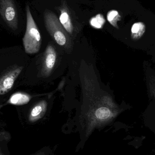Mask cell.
Returning <instances> with one entry per match:
<instances>
[{
    "label": "cell",
    "mask_w": 155,
    "mask_h": 155,
    "mask_svg": "<svg viewBox=\"0 0 155 155\" xmlns=\"http://www.w3.org/2000/svg\"><path fill=\"white\" fill-rule=\"evenodd\" d=\"M31 98V96L26 93L16 92L10 97L7 103L14 105H23L28 104Z\"/></svg>",
    "instance_id": "9"
},
{
    "label": "cell",
    "mask_w": 155,
    "mask_h": 155,
    "mask_svg": "<svg viewBox=\"0 0 155 155\" xmlns=\"http://www.w3.org/2000/svg\"><path fill=\"white\" fill-rule=\"evenodd\" d=\"M23 66L13 65L0 76V96L8 93L22 71Z\"/></svg>",
    "instance_id": "4"
},
{
    "label": "cell",
    "mask_w": 155,
    "mask_h": 155,
    "mask_svg": "<svg viewBox=\"0 0 155 155\" xmlns=\"http://www.w3.org/2000/svg\"><path fill=\"white\" fill-rule=\"evenodd\" d=\"M44 19L47 31L57 43L61 46L67 45L70 40L69 36L55 14L50 10L46 11Z\"/></svg>",
    "instance_id": "2"
},
{
    "label": "cell",
    "mask_w": 155,
    "mask_h": 155,
    "mask_svg": "<svg viewBox=\"0 0 155 155\" xmlns=\"http://www.w3.org/2000/svg\"><path fill=\"white\" fill-rule=\"evenodd\" d=\"M0 14L10 28L17 29L18 14L14 0H0Z\"/></svg>",
    "instance_id": "3"
},
{
    "label": "cell",
    "mask_w": 155,
    "mask_h": 155,
    "mask_svg": "<svg viewBox=\"0 0 155 155\" xmlns=\"http://www.w3.org/2000/svg\"><path fill=\"white\" fill-rule=\"evenodd\" d=\"M0 155H3L2 154H1V153H0Z\"/></svg>",
    "instance_id": "15"
},
{
    "label": "cell",
    "mask_w": 155,
    "mask_h": 155,
    "mask_svg": "<svg viewBox=\"0 0 155 155\" xmlns=\"http://www.w3.org/2000/svg\"><path fill=\"white\" fill-rule=\"evenodd\" d=\"M47 104L45 101H42L36 104L30 111L29 120L34 123L41 118L46 112Z\"/></svg>",
    "instance_id": "8"
},
{
    "label": "cell",
    "mask_w": 155,
    "mask_h": 155,
    "mask_svg": "<svg viewBox=\"0 0 155 155\" xmlns=\"http://www.w3.org/2000/svg\"><path fill=\"white\" fill-rule=\"evenodd\" d=\"M61 15L59 21L66 31L72 34L73 31L74 27L71 18L69 13V9L65 3H63L60 8Z\"/></svg>",
    "instance_id": "6"
},
{
    "label": "cell",
    "mask_w": 155,
    "mask_h": 155,
    "mask_svg": "<svg viewBox=\"0 0 155 155\" xmlns=\"http://www.w3.org/2000/svg\"><path fill=\"white\" fill-rule=\"evenodd\" d=\"M150 91L155 99V83H151L150 84Z\"/></svg>",
    "instance_id": "13"
},
{
    "label": "cell",
    "mask_w": 155,
    "mask_h": 155,
    "mask_svg": "<svg viewBox=\"0 0 155 155\" xmlns=\"http://www.w3.org/2000/svg\"><path fill=\"white\" fill-rule=\"evenodd\" d=\"M145 25L141 22L135 23L131 29V37L134 40H137L142 37L145 32Z\"/></svg>",
    "instance_id": "10"
},
{
    "label": "cell",
    "mask_w": 155,
    "mask_h": 155,
    "mask_svg": "<svg viewBox=\"0 0 155 155\" xmlns=\"http://www.w3.org/2000/svg\"><path fill=\"white\" fill-rule=\"evenodd\" d=\"M26 28L23 38L26 53L33 54L39 51L41 44V34L31 13L29 5L26 6Z\"/></svg>",
    "instance_id": "1"
},
{
    "label": "cell",
    "mask_w": 155,
    "mask_h": 155,
    "mask_svg": "<svg viewBox=\"0 0 155 155\" xmlns=\"http://www.w3.org/2000/svg\"><path fill=\"white\" fill-rule=\"evenodd\" d=\"M107 17L109 23L114 27L118 29L117 22L121 20V16L119 12L116 10H111L107 12Z\"/></svg>",
    "instance_id": "11"
},
{
    "label": "cell",
    "mask_w": 155,
    "mask_h": 155,
    "mask_svg": "<svg viewBox=\"0 0 155 155\" xmlns=\"http://www.w3.org/2000/svg\"><path fill=\"white\" fill-rule=\"evenodd\" d=\"M45 56L44 69L45 72L49 73L53 69L56 60V52L52 46L48 45Z\"/></svg>",
    "instance_id": "7"
},
{
    "label": "cell",
    "mask_w": 155,
    "mask_h": 155,
    "mask_svg": "<svg viewBox=\"0 0 155 155\" xmlns=\"http://www.w3.org/2000/svg\"><path fill=\"white\" fill-rule=\"evenodd\" d=\"M31 155H45V152H39L38 153H35Z\"/></svg>",
    "instance_id": "14"
},
{
    "label": "cell",
    "mask_w": 155,
    "mask_h": 155,
    "mask_svg": "<svg viewBox=\"0 0 155 155\" xmlns=\"http://www.w3.org/2000/svg\"><path fill=\"white\" fill-rule=\"evenodd\" d=\"M111 105L107 106L103 104H99L94 112V117L97 123H103L110 120L114 115V110Z\"/></svg>",
    "instance_id": "5"
},
{
    "label": "cell",
    "mask_w": 155,
    "mask_h": 155,
    "mask_svg": "<svg viewBox=\"0 0 155 155\" xmlns=\"http://www.w3.org/2000/svg\"><path fill=\"white\" fill-rule=\"evenodd\" d=\"M90 25L95 29H100L103 28L105 23V19L101 14H98L90 19Z\"/></svg>",
    "instance_id": "12"
}]
</instances>
